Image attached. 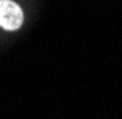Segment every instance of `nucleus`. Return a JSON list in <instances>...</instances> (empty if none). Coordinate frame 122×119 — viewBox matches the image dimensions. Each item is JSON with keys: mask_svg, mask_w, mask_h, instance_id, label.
Returning <instances> with one entry per match:
<instances>
[{"mask_svg": "<svg viewBox=\"0 0 122 119\" xmlns=\"http://www.w3.org/2000/svg\"><path fill=\"white\" fill-rule=\"evenodd\" d=\"M23 23V10L12 0H0V27L7 32L18 30Z\"/></svg>", "mask_w": 122, "mask_h": 119, "instance_id": "obj_1", "label": "nucleus"}]
</instances>
